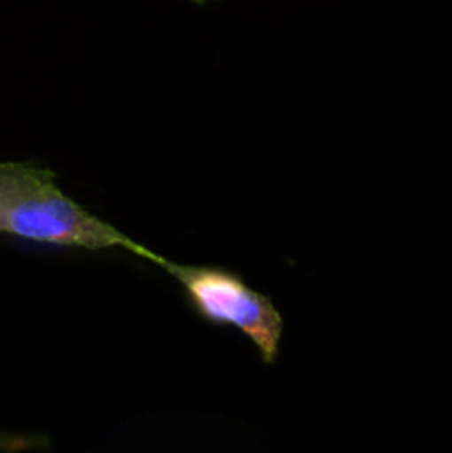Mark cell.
Here are the masks:
<instances>
[{"instance_id":"1","label":"cell","mask_w":452,"mask_h":453,"mask_svg":"<svg viewBox=\"0 0 452 453\" xmlns=\"http://www.w3.org/2000/svg\"><path fill=\"white\" fill-rule=\"evenodd\" d=\"M0 233L49 246L124 248L144 259L153 255L66 197L56 175L35 164L0 162Z\"/></svg>"},{"instance_id":"4","label":"cell","mask_w":452,"mask_h":453,"mask_svg":"<svg viewBox=\"0 0 452 453\" xmlns=\"http://www.w3.org/2000/svg\"><path fill=\"white\" fill-rule=\"evenodd\" d=\"M193 3H207V0H193Z\"/></svg>"},{"instance_id":"3","label":"cell","mask_w":452,"mask_h":453,"mask_svg":"<svg viewBox=\"0 0 452 453\" xmlns=\"http://www.w3.org/2000/svg\"><path fill=\"white\" fill-rule=\"evenodd\" d=\"M49 438L44 436H25V434H4L0 432V453H18L47 447Z\"/></svg>"},{"instance_id":"2","label":"cell","mask_w":452,"mask_h":453,"mask_svg":"<svg viewBox=\"0 0 452 453\" xmlns=\"http://www.w3.org/2000/svg\"><path fill=\"white\" fill-rule=\"evenodd\" d=\"M186 292L195 312L217 326L242 332L260 354L264 365H275L284 336V319L273 301L253 290L239 274L213 265H182L158 259Z\"/></svg>"}]
</instances>
